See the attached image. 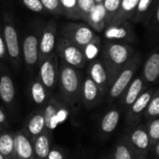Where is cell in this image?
I'll return each instance as SVG.
<instances>
[{"label":"cell","instance_id":"obj_40","mask_svg":"<svg viewBox=\"0 0 159 159\" xmlns=\"http://www.w3.org/2000/svg\"><path fill=\"white\" fill-rule=\"evenodd\" d=\"M7 127V116L4 113V111L0 108V129Z\"/></svg>","mask_w":159,"mask_h":159},{"label":"cell","instance_id":"obj_32","mask_svg":"<svg viewBox=\"0 0 159 159\" xmlns=\"http://www.w3.org/2000/svg\"><path fill=\"white\" fill-rule=\"evenodd\" d=\"M146 131L150 140V149L152 146H154L156 143H159V119L154 118L149 121H147L146 126Z\"/></svg>","mask_w":159,"mask_h":159},{"label":"cell","instance_id":"obj_8","mask_svg":"<svg viewBox=\"0 0 159 159\" xmlns=\"http://www.w3.org/2000/svg\"><path fill=\"white\" fill-rule=\"evenodd\" d=\"M103 35L106 40L120 42V43H132L135 41V34L132 26L128 20L111 21L104 28Z\"/></svg>","mask_w":159,"mask_h":159},{"label":"cell","instance_id":"obj_44","mask_svg":"<svg viewBox=\"0 0 159 159\" xmlns=\"http://www.w3.org/2000/svg\"><path fill=\"white\" fill-rule=\"evenodd\" d=\"M0 159H5V158H4V157H3V156H2L1 154H0Z\"/></svg>","mask_w":159,"mask_h":159},{"label":"cell","instance_id":"obj_15","mask_svg":"<svg viewBox=\"0 0 159 159\" xmlns=\"http://www.w3.org/2000/svg\"><path fill=\"white\" fill-rule=\"evenodd\" d=\"M86 21L94 31L102 32L111 21V18L105 10L103 4L96 3L90 13L88 15Z\"/></svg>","mask_w":159,"mask_h":159},{"label":"cell","instance_id":"obj_4","mask_svg":"<svg viewBox=\"0 0 159 159\" xmlns=\"http://www.w3.org/2000/svg\"><path fill=\"white\" fill-rule=\"evenodd\" d=\"M61 37L70 41L81 49L94 38L95 31L85 23L70 22L65 24L61 30Z\"/></svg>","mask_w":159,"mask_h":159},{"label":"cell","instance_id":"obj_25","mask_svg":"<svg viewBox=\"0 0 159 159\" xmlns=\"http://www.w3.org/2000/svg\"><path fill=\"white\" fill-rule=\"evenodd\" d=\"M0 154L5 159H16L14 133L10 131L0 132Z\"/></svg>","mask_w":159,"mask_h":159},{"label":"cell","instance_id":"obj_33","mask_svg":"<svg viewBox=\"0 0 159 159\" xmlns=\"http://www.w3.org/2000/svg\"><path fill=\"white\" fill-rule=\"evenodd\" d=\"M76 1H77L79 12L81 14V18L82 20H86L88 15L90 13L96 3L94 0H76Z\"/></svg>","mask_w":159,"mask_h":159},{"label":"cell","instance_id":"obj_14","mask_svg":"<svg viewBox=\"0 0 159 159\" xmlns=\"http://www.w3.org/2000/svg\"><path fill=\"white\" fill-rule=\"evenodd\" d=\"M88 76L97 85L103 97L106 96L109 89V82L106 70L102 64V60L95 59L91 61L88 68Z\"/></svg>","mask_w":159,"mask_h":159},{"label":"cell","instance_id":"obj_1","mask_svg":"<svg viewBox=\"0 0 159 159\" xmlns=\"http://www.w3.org/2000/svg\"><path fill=\"white\" fill-rule=\"evenodd\" d=\"M101 53L102 61L107 73L109 86H111L119 72L134 54V48L126 43L108 40L102 45Z\"/></svg>","mask_w":159,"mask_h":159},{"label":"cell","instance_id":"obj_16","mask_svg":"<svg viewBox=\"0 0 159 159\" xmlns=\"http://www.w3.org/2000/svg\"><path fill=\"white\" fill-rule=\"evenodd\" d=\"M145 84L143 77L138 76L130 82L128 88L125 89L121 97V105L125 112L130 107V105L136 101V99L141 95L143 91H144Z\"/></svg>","mask_w":159,"mask_h":159},{"label":"cell","instance_id":"obj_29","mask_svg":"<svg viewBox=\"0 0 159 159\" xmlns=\"http://www.w3.org/2000/svg\"><path fill=\"white\" fill-rule=\"evenodd\" d=\"M136 155L130 148L125 137L119 140L114 150L112 159H135Z\"/></svg>","mask_w":159,"mask_h":159},{"label":"cell","instance_id":"obj_35","mask_svg":"<svg viewBox=\"0 0 159 159\" xmlns=\"http://www.w3.org/2000/svg\"><path fill=\"white\" fill-rule=\"evenodd\" d=\"M43 7L51 12L54 15H61L62 8L60 3V0H40Z\"/></svg>","mask_w":159,"mask_h":159},{"label":"cell","instance_id":"obj_41","mask_svg":"<svg viewBox=\"0 0 159 159\" xmlns=\"http://www.w3.org/2000/svg\"><path fill=\"white\" fill-rule=\"evenodd\" d=\"M151 149H152V152L154 151V154H155L156 157L157 158L159 156V143H156L154 146H152V147H151Z\"/></svg>","mask_w":159,"mask_h":159},{"label":"cell","instance_id":"obj_43","mask_svg":"<svg viewBox=\"0 0 159 159\" xmlns=\"http://www.w3.org/2000/svg\"><path fill=\"white\" fill-rule=\"evenodd\" d=\"M135 159H145L144 157H136V158Z\"/></svg>","mask_w":159,"mask_h":159},{"label":"cell","instance_id":"obj_20","mask_svg":"<svg viewBox=\"0 0 159 159\" xmlns=\"http://www.w3.org/2000/svg\"><path fill=\"white\" fill-rule=\"evenodd\" d=\"M34 159H48L51 148V133L46 129L33 140Z\"/></svg>","mask_w":159,"mask_h":159},{"label":"cell","instance_id":"obj_19","mask_svg":"<svg viewBox=\"0 0 159 159\" xmlns=\"http://www.w3.org/2000/svg\"><path fill=\"white\" fill-rule=\"evenodd\" d=\"M45 128V119L43 116L42 110L34 112L31 115V116L28 118L26 125H25V130H22L33 142V140L40 135L44 130Z\"/></svg>","mask_w":159,"mask_h":159},{"label":"cell","instance_id":"obj_6","mask_svg":"<svg viewBox=\"0 0 159 159\" xmlns=\"http://www.w3.org/2000/svg\"><path fill=\"white\" fill-rule=\"evenodd\" d=\"M38 79L45 87L48 94H50L58 83L59 60L56 53H52L40 63Z\"/></svg>","mask_w":159,"mask_h":159},{"label":"cell","instance_id":"obj_3","mask_svg":"<svg viewBox=\"0 0 159 159\" xmlns=\"http://www.w3.org/2000/svg\"><path fill=\"white\" fill-rule=\"evenodd\" d=\"M142 54L140 52L134 53L119 72L114 82L111 84L106 94L109 102H113L123 94L125 89L132 81L133 76L142 62Z\"/></svg>","mask_w":159,"mask_h":159},{"label":"cell","instance_id":"obj_26","mask_svg":"<svg viewBox=\"0 0 159 159\" xmlns=\"http://www.w3.org/2000/svg\"><path fill=\"white\" fill-rule=\"evenodd\" d=\"M139 0H121L120 8L116 14V16L111 21H118V20H128L131 19L136 7L138 5ZM110 21V22H111Z\"/></svg>","mask_w":159,"mask_h":159},{"label":"cell","instance_id":"obj_5","mask_svg":"<svg viewBox=\"0 0 159 159\" xmlns=\"http://www.w3.org/2000/svg\"><path fill=\"white\" fill-rule=\"evenodd\" d=\"M56 45L57 54L62 61L76 69H81L86 65L87 61L80 48L62 37L56 41Z\"/></svg>","mask_w":159,"mask_h":159},{"label":"cell","instance_id":"obj_28","mask_svg":"<svg viewBox=\"0 0 159 159\" xmlns=\"http://www.w3.org/2000/svg\"><path fill=\"white\" fill-rule=\"evenodd\" d=\"M102 48V39L99 35H95L92 40H90L83 48V54L86 58V61H93L97 59L98 55L101 52Z\"/></svg>","mask_w":159,"mask_h":159},{"label":"cell","instance_id":"obj_24","mask_svg":"<svg viewBox=\"0 0 159 159\" xmlns=\"http://www.w3.org/2000/svg\"><path fill=\"white\" fill-rule=\"evenodd\" d=\"M157 0H139L136 9L131 17L133 22H143L146 26L150 20L154 6Z\"/></svg>","mask_w":159,"mask_h":159},{"label":"cell","instance_id":"obj_13","mask_svg":"<svg viewBox=\"0 0 159 159\" xmlns=\"http://www.w3.org/2000/svg\"><path fill=\"white\" fill-rule=\"evenodd\" d=\"M103 98L104 97L101 93L97 85L89 76L82 79L80 101L86 108L91 109L97 106L102 102Z\"/></svg>","mask_w":159,"mask_h":159},{"label":"cell","instance_id":"obj_18","mask_svg":"<svg viewBox=\"0 0 159 159\" xmlns=\"http://www.w3.org/2000/svg\"><path fill=\"white\" fill-rule=\"evenodd\" d=\"M0 99L7 105L11 106L15 100V86L8 72L0 65Z\"/></svg>","mask_w":159,"mask_h":159},{"label":"cell","instance_id":"obj_27","mask_svg":"<svg viewBox=\"0 0 159 159\" xmlns=\"http://www.w3.org/2000/svg\"><path fill=\"white\" fill-rule=\"evenodd\" d=\"M30 93L33 102L37 105H42L47 102L48 94L38 78L34 79L30 87Z\"/></svg>","mask_w":159,"mask_h":159},{"label":"cell","instance_id":"obj_30","mask_svg":"<svg viewBox=\"0 0 159 159\" xmlns=\"http://www.w3.org/2000/svg\"><path fill=\"white\" fill-rule=\"evenodd\" d=\"M159 116V90L156 89L143 115V117L146 121H149L154 118H157Z\"/></svg>","mask_w":159,"mask_h":159},{"label":"cell","instance_id":"obj_21","mask_svg":"<svg viewBox=\"0 0 159 159\" xmlns=\"http://www.w3.org/2000/svg\"><path fill=\"white\" fill-rule=\"evenodd\" d=\"M159 76V53L156 48L147 58L143 68V80L148 84H154Z\"/></svg>","mask_w":159,"mask_h":159},{"label":"cell","instance_id":"obj_38","mask_svg":"<svg viewBox=\"0 0 159 159\" xmlns=\"http://www.w3.org/2000/svg\"><path fill=\"white\" fill-rule=\"evenodd\" d=\"M48 159H64V156L59 149H57V148L51 149L50 148Z\"/></svg>","mask_w":159,"mask_h":159},{"label":"cell","instance_id":"obj_2","mask_svg":"<svg viewBox=\"0 0 159 159\" xmlns=\"http://www.w3.org/2000/svg\"><path fill=\"white\" fill-rule=\"evenodd\" d=\"M60 93L66 105L76 109L80 101V91L82 77L81 74L64 61L59 62V75L58 83Z\"/></svg>","mask_w":159,"mask_h":159},{"label":"cell","instance_id":"obj_23","mask_svg":"<svg viewBox=\"0 0 159 159\" xmlns=\"http://www.w3.org/2000/svg\"><path fill=\"white\" fill-rule=\"evenodd\" d=\"M120 118H121V111L119 109L113 108L108 110L103 115L101 120V125H100L101 132L104 135H109L113 133L116 129L120 122Z\"/></svg>","mask_w":159,"mask_h":159},{"label":"cell","instance_id":"obj_12","mask_svg":"<svg viewBox=\"0 0 159 159\" xmlns=\"http://www.w3.org/2000/svg\"><path fill=\"white\" fill-rule=\"evenodd\" d=\"M22 56L28 72L33 73L39 61V39L35 34H28L22 42Z\"/></svg>","mask_w":159,"mask_h":159},{"label":"cell","instance_id":"obj_31","mask_svg":"<svg viewBox=\"0 0 159 159\" xmlns=\"http://www.w3.org/2000/svg\"><path fill=\"white\" fill-rule=\"evenodd\" d=\"M60 3L62 8V14L65 17L74 20H82L76 0H60Z\"/></svg>","mask_w":159,"mask_h":159},{"label":"cell","instance_id":"obj_36","mask_svg":"<svg viewBox=\"0 0 159 159\" xmlns=\"http://www.w3.org/2000/svg\"><path fill=\"white\" fill-rule=\"evenodd\" d=\"M70 114L69 109L67 108V105L65 103H62V105L58 109L57 113H56V121L59 124L64 123V121L68 118Z\"/></svg>","mask_w":159,"mask_h":159},{"label":"cell","instance_id":"obj_9","mask_svg":"<svg viewBox=\"0 0 159 159\" xmlns=\"http://www.w3.org/2000/svg\"><path fill=\"white\" fill-rule=\"evenodd\" d=\"M130 148L139 157H147L150 151V140L146 129L143 125H138L125 136Z\"/></svg>","mask_w":159,"mask_h":159},{"label":"cell","instance_id":"obj_10","mask_svg":"<svg viewBox=\"0 0 159 159\" xmlns=\"http://www.w3.org/2000/svg\"><path fill=\"white\" fill-rule=\"evenodd\" d=\"M156 89H149L141 93V95L136 99V101L130 105V107L126 112V123L128 126L134 128L138 126L142 120L143 115L154 94Z\"/></svg>","mask_w":159,"mask_h":159},{"label":"cell","instance_id":"obj_37","mask_svg":"<svg viewBox=\"0 0 159 159\" xmlns=\"http://www.w3.org/2000/svg\"><path fill=\"white\" fill-rule=\"evenodd\" d=\"M23 5L32 11L41 12L44 10L43 5L40 0H21Z\"/></svg>","mask_w":159,"mask_h":159},{"label":"cell","instance_id":"obj_22","mask_svg":"<svg viewBox=\"0 0 159 159\" xmlns=\"http://www.w3.org/2000/svg\"><path fill=\"white\" fill-rule=\"evenodd\" d=\"M62 103L63 102H61V101L55 98H51L48 102L45 108L42 110L45 119V128L46 130L49 133H51V131L58 127V123L56 121V113L58 109L62 105Z\"/></svg>","mask_w":159,"mask_h":159},{"label":"cell","instance_id":"obj_7","mask_svg":"<svg viewBox=\"0 0 159 159\" xmlns=\"http://www.w3.org/2000/svg\"><path fill=\"white\" fill-rule=\"evenodd\" d=\"M4 41L8 57L12 60L15 66L19 67L20 64V47L19 43V36L16 28L10 19L6 14L4 17Z\"/></svg>","mask_w":159,"mask_h":159},{"label":"cell","instance_id":"obj_17","mask_svg":"<svg viewBox=\"0 0 159 159\" xmlns=\"http://www.w3.org/2000/svg\"><path fill=\"white\" fill-rule=\"evenodd\" d=\"M14 147L16 159H34L33 143L22 130L14 133Z\"/></svg>","mask_w":159,"mask_h":159},{"label":"cell","instance_id":"obj_11","mask_svg":"<svg viewBox=\"0 0 159 159\" xmlns=\"http://www.w3.org/2000/svg\"><path fill=\"white\" fill-rule=\"evenodd\" d=\"M56 41L57 23L54 20H50L46 24L39 40V63L53 53Z\"/></svg>","mask_w":159,"mask_h":159},{"label":"cell","instance_id":"obj_42","mask_svg":"<svg viewBox=\"0 0 159 159\" xmlns=\"http://www.w3.org/2000/svg\"><path fill=\"white\" fill-rule=\"evenodd\" d=\"M94 1H95V3H102L103 0H94Z\"/></svg>","mask_w":159,"mask_h":159},{"label":"cell","instance_id":"obj_39","mask_svg":"<svg viewBox=\"0 0 159 159\" xmlns=\"http://www.w3.org/2000/svg\"><path fill=\"white\" fill-rule=\"evenodd\" d=\"M7 48H6V45H5V41H4V37L0 33V59L2 60H6L7 59Z\"/></svg>","mask_w":159,"mask_h":159},{"label":"cell","instance_id":"obj_34","mask_svg":"<svg viewBox=\"0 0 159 159\" xmlns=\"http://www.w3.org/2000/svg\"><path fill=\"white\" fill-rule=\"evenodd\" d=\"M102 4H103V7H104L105 10L109 14V16L111 18V20H112L116 16V14H117V12H118V10L120 8L121 0H103Z\"/></svg>","mask_w":159,"mask_h":159}]
</instances>
